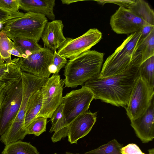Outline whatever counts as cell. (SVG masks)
I'll return each instance as SVG.
<instances>
[{
	"label": "cell",
	"instance_id": "74e56055",
	"mask_svg": "<svg viewBox=\"0 0 154 154\" xmlns=\"http://www.w3.org/2000/svg\"><path fill=\"white\" fill-rule=\"evenodd\" d=\"M148 154H154V149L153 148L149 149L148 150Z\"/></svg>",
	"mask_w": 154,
	"mask_h": 154
},
{
	"label": "cell",
	"instance_id": "603a6c76",
	"mask_svg": "<svg viewBox=\"0 0 154 154\" xmlns=\"http://www.w3.org/2000/svg\"><path fill=\"white\" fill-rule=\"evenodd\" d=\"M154 56L144 61L141 65L139 74L151 88H154Z\"/></svg>",
	"mask_w": 154,
	"mask_h": 154
},
{
	"label": "cell",
	"instance_id": "f35d334b",
	"mask_svg": "<svg viewBox=\"0 0 154 154\" xmlns=\"http://www.w3.org/2000/svg\"><path fill=\"white\" fill-rule=\"evenodd\" d=\"M4 23L2 22H0V29L2 28V27L3 26L4 24Z\"/></svg>",
	"mask_w": 154,
	"mask_h": 154
},
{
	"label": "cell",
	"instance_id": "3957f363",
	"mask_svg": "<svg viewBox=\"0 0 154 154\" xmlns=\"http://www.w3.org/2000/svg\"><path fill=\"white\" fill-rule=\"evenodd\" d=\"M104 54L89 50L70 59L65 66L63 82L65 86L72 88L83 85L99 74Z\"/></svg>",
	"mask_w": 154,
	"mask_h": 154
},
{
	"label": "cell",
	"instance_id": "f546056e",
	"mask_svg": "<svg viewBox=\"0 0 154 154\" xmlns=\"http://www.w3.org/2000/svg\"><path fill=\"white\" fill-rule=\"evenodd\" d=\"M67 62L66 58L59 55L56 51H54L52 63L56 67L57 73H59L60 70L65 66Z\"/></svg>",
	"mask_w": 154,
	"mask_h": 154
},
{
	"label": "cell",
	"instance_id": "8d00e7d4",
	"mask_svg": "<svg viewBox=\"0 0 154 154\" xmlns=\"http://www.w3.org/2000/svg\"><path fill=\"white\" fill-rule=\"evenodd\" d=\"M81 1V0H61V2L63 4H65L67 5H69L72 3L75 2H78Z\"/></svg>",
	"mask_w": 154,
	"mask_h": 154
},
{
	"label": "cell",
	"instance_id": "4316f807",
	"mask_svg": "<svg viewBox=\"0 0 154 154\" xmlns=\"http://www.w3.org/2000/svg\"><path fill=\"white\" fill-rule=\"evenodd\" d=\"M47 118L43 117H36L26 128V134L39 136L46 131Z\"/></svg>",
	"mask_w": 154,
	"mask_h": 154
},
{
	"label": "cell",
	"instance_id": "1f68e13d",
	"mask_svg": "<svg viewBox=\"0 0 154 154\" xmlns=\"http://www.w3.org/2000/svg\"><path fill=\"white\" fill-rule=\"evenodd\" d=\"M121 152L122 154H146L143 152L139 147L134 143L129 144L123 147Z\"/></svg>",
	"mask_w": 154,
	"mask_h": 154
},
{
	"label": "cell",
	"instance_id": "9c48e42d",
	"mask_svg": "<svg viewBox=\"0 0 154 154\" xmlns=\"http://www.w3.org/2000/svg\"><path fill=\"white\" fill-rule=\"evenodd\" d=\"M94 98L92 91L85 86L63 97V112L68 125L77 116L88 111Z\"/></svg>",
	"mask_w": 154,
	"mask_h": 154
},
{
	"label": "cell",
	"instance_id": "ba28073f",
	"mask_svg": "<svg viewBox=\"0 0 154 154\" xmlns=\"http://www.w3.org/2000/svg\"><path fill=\"white\" fill-rule=\"evenodd\" d=\"M154 95V88L150 87L139 75L125 108L131 121L136 119L145 112Z\"/></svg>",
	"mask_w": 154,
	"mask_h": 154
},
{
	"label": "cell",
	"instance_id": "ab89813d",
	"mask_svg": "<svg viewBox=\"0 0 154 154\" xmlns=\"http://www.w3.org/2000/svg\"><path fill=\"white\" fill-rule=\"evenodd\" d=\"M66 154H79V153H72L70 152H66Z\"/></svg>",
	"mask_w": 154,
	"mask_h": 154
},
{
	"label": "cell",
	"instance_id": "6da1fadb",
	"mask_svg": "<svg viewBox=\"0 0 154 154\" xmlns=\"http://www.w3.org/2000/svg\"><path fill=\"white\" fill-rule=\"evenodd\" d=\"M140 66L106 78H100L98 75L86 82L85 86L92 91L94 99L125 108L139 76Z\"/></svg>",
	"mask_w": 154,
	"mask_h": 154
},
{
	"label": "cell",
	"instance_id": "836d02e7",
	"mask_svg": "<svg viewBox=\"0 0 154 154\" xmlns=\"http://www.w3.org/2000/svg\"><path fill=\"white\" fill-rule=\"evenodd\" d=\"M154 29V26L148 25L144 26L141 30V39H143L145 38Z\"/></svg>",
	"mask_w": 154,
	"mask_h": 154
},
{
	"label": "cell",
	"instance_id": "8fae6325",
	"mask_svg": "<svg viewBox=\"0 0 154 154\" xmlns=\"http://www.w3.org/2000/svg\"><path fill=\"white\" fill-rule=\"evenodd\" d=\"M53 53L43 47L26 58H19L18 63L22 71L48 79L51 74L48 68L53 64Z\"/></svg>",
	"mask_w": 154,
	"mask_h": 154
},
{
	"label": "cell",
	"instance_id": "484cf974",
	"mask_svg": "<svg viewBox=\"0 0 154 154\" xmlns=\"http://www.w3.org/2000/svg\"><path fill=\"white\" fill-rule=\"evenodd\" d=\"M122 146L116 139H113L98 148L83 154H122L121 150Z\"/></svg>",
	"mask_w": 154,
	"mask_h": 154
},
{
	"label": "cell",
	"instance_id": "30bf717a",
	"mask_svg": "<svg viewBox=\"0 0 154 154\" xmlns=\"http://www.w3.org/2000/svg\"><path fill=\"white\" fill-rule=\"evenodd\" d=\"M102 36L101 32L97 29H90L76 38H66L57 53L66 58L73 59L90 50L101 40Z\"/></svg>",
	"mask_w": 154,
	"mask_h": 154
},
{
	"label": "cell",
	"instance_id": "5b68a950",
	"mask_svg": "<svg viewBox=\"0 0 154 154\" xmlns=\"http://www.w3.org/2000/svg\"><path fill=\"white\" fill-rule=\"evenodd\" d=\"M48 22L44 15L28 12L23 16L7 21L1 29L11 40L13 38H26L38 42Z\"/></svg>",
	"mask_w": 154,
	"mask_h": 154
},
{
	"label": "cell",
	"instance_id": "cb8c5ba5",
	"mask_svg": "<svg viewBox=\"0 0 154 154\" xmlns=\"http://www.w3.org/2000/svg\"><path fill=\"white\" fill-rule=\"evenodd\" d=\"M139 49L141 53L142 63L154 56V29L145 38H141Z\"/></svg>",
	"mask_w": 154,
	"mask_h": 154
},
{
	"label": "cell",
	"instance_id": "7402d4cb",
	"mask_svg": "<svg viewBox=\"0 0 154 154\" xmlns=\"http://www.w3.org/2000/svg\"><path fill=\"white\" fill-rule=\"evenodd\" d=\"M14 46L22 55V58H26L32 53L41 50L42 47L38 42L26 38H13Z\"/></svg>",
	"mask_w": 154,
	"mask_h": 154
},
{
	"label": "cell",
	"instance_id": "5bb4252c",
	"mask_svg": "<svg viewBox=\"0 0 154 154\" xmlns=\"http://www.w3.org/2000/svg\"><path fill=\"white\" fill-rule=\"evenodd\" d=\"M97 112L86 111L77 116L69 125L68 141L71 143H77L78 140L91 131L96 121Z\"/></svg>",
	"mask_w": 154,
	"mask_h": 154
},
{
	"label": "cell",
	"instance_id": "e575fe53",
	"mask_svg": "<svg viewBox=\"0 0 154 154\" xmlns=\"http://www.w3.org/2000/svg\"><path fill=\"white\" fill-rule=\"evenodd\" d=\"M11 55L18 57L20 58H22L23 56L21 53L14 47L9 52Z\"/></svg>",
	"mask_w": 154,
	"mask_h": 154
},
{
	"label": "cell",
	"instance_id": "d6a6232c",
	"mask_svg": "<svg viewBox=\"0 0 154 154\" xmlns=\"http://www.w3.org/2000/svg\"><path fill=\"white\" fill-rule=\"evenodd\" d=\"M14 82H6L4 81H0V109L1 104L5 92L9 85Z\"/></svg>",
	"mask_w": 154,
	"mask_h": 154
},
{
	"label": "cell",
	"instance_id": "4dcf8cb0",
	"mask_svg": "<svg viewBox=\"0 0 154 154\" xmlns=\"http://www.w3.org/2000/svg\"><path fill=\"white\" fill-rule=\"evenodd\" d=\"M24 14L19 12H6L0 9V22L5 23L7 21L23 16Z\"/></svg>",
	"mask_w": 154,
	"mask_h": 154
},
{
	"label": "cell",
	"instance_id": "d590c367",
	"mask_svg": "<svg viewBox=\"0 0 154 154\" xmlns=\"http://www.w3.org/2000/svg\"><path fill=\"white\" fill-rule=\"evenodd\" d=\"M48 71L51 73L55 74L57 72V69L56 67L53 64L51 65L48 68Z\"/></svg>",
	"mask_w": 154,
	"mask_h": 154
},
{
	"label": "cell",
	"instance_id": "f1b7e54d",
	"mask_svg": "<svg viewBox=\"0 0 154 154\" xmlns=\"http://www.w3.org/2000/svg\"><path fill=\"white\" fill-rule=\"evenodd\" d=\"M100 4L104 5L106 3L116 4L120 7L128 9L132 7L135 3L136 0H103L95 1Z\"/></svg>",
	"mask_w": 154,
	"mask_h": 154
},
{
	"label": "cell",
	"instance_id": "7c38bea8",
	"mask_svg": "<svg viewBox=\"0 0 154 154\" xmlns=\"http://www.w3.org/2000/svg\"><path fill=\"white\" fill-rule=\"evenodd\" d=\"M110 24L115 32L125 34L138 32L145 26L150 25L129 9L120 7L111 17Z\"/></svg>",
	"mask_w": 154,
	"mask_h": 154
},
{
	"label": "cell",
	"instance_id": "8992f818",
	"mask_svg": "<svg viewBox=\"0 0 154 154\" xmlns=\"http://www.w3.org/2000/svg\"><path fill=\"white\" fill-rule=\"evenodd\" d=\"M23 92L22 77L10 84L6 91L0 109V137L17 114L21 105Z\"/></svg>",
	"mask_w": 154,
	"mask_h": 154
},
{
	"label": "cell",
	"instance_id": "83f0119b",
	"mask_svg": "<svg viewBox=\"0 0 154 154\" xmlns=\"http://www.w3.org/2000/svg\"><path fill=\"white\" fill-rule=\"evenodd\" d=\"M20 7L18 0H0V9L9 12H19Z\"/></svg>",
	"mask_w": 154,
	"mask_h": 154
},
{
	"label": "cell",
	"instance_id": "e0dca14e",
	"mask_svg": "<svg viewBox=\"0 0 154 154\" xmlns=\"http://www.w3.org/2000/svg\"><path fill=\"white\" fill-rule=\"evenodd\" d=\"M63 107L62 103L50 118L52 126L49 132H54L51 138L54 143L59 141L67 136L69 125L63 113Z\"/></svg>",
	"mask_w": 154,
	"mask_h": 154
},
{
	"label": "cell",
	"instance_id": "2e32d148",
	"mask_svg": "<svg viewBox=\"0 0 154 154\" xmlns=\"http://www.w3.org/2000/svg\"><path fill=\"white\" fill-rule=\"evenodd\" d=\"M20 8L27 12L41 14L52 20H55L54 8L55 0H18Z\"/></svg>",
	"mask_w": 154,
	"mask_h": 154
},
{
	"label": "cell",
	"instance_id": "ac0fdd59",
	"mask_svg": "<svg viewBox=\"0 0 154 154\" xmlns=\"http://www.w3.org/2000/svg\"><path fill=\"white\" fill-rule=\"evenodd\" d=\"M19 59L15 58L8 63L0 58V81L9 82L22 77V71L18 63Z\"/></svg>",
	"mask_w": 154,
	"mask_h": 154
},
{
	"label": "cell",
	"instance_id": "9a60e30c",
	"mask_svg": "<svg viewBox=\"0 0 154 154\" xmlns=\"http://www.w3.org/2000/svg\"><path fill=\"white\" fill-rule=\"evenodd\" d=\"M63 27L61 20H54L47 22L41 37L44 48L54 51L63 45L66 39L63 34Z\"/></svg>",
	"mask_w": 154,
	"mask_h": 154
},
{
	"label": "cell",
	"instance_id": "ffe728a7",
	"mask_svg": "<svg viewBox=\"0 0 154 154\" xmlns=\"http://www.w3.org/2000/svg\"><path fill=\"white\" fill-rule=\"evenodd\" d=\"M2 154H39V153L30 143L20 140L5 145Z\"/></svg>",
	"mask_w": 154,
	"mask_h": 154
},
{
	"label": "cell",
	"instance_id": "52a82bcc",
	"mask_svg": "<svg viewBox=\"0 0 154 154\" xmlns=\"http://www.w3.org/2000/svg\"><path fill=\"white\" fill-rule=\"evenodd\" d=\"M64 83L60 76L56 72L46 81L41 88L42 95L41 109L36 117L51 118L62 103Z\"/></svg>",
	"mask_w": 154,
	"mask_h": 154
},
{
	"label": "cell",
	"instance_id": "277c9868",
	"mask_svg": "<svg viewBox=\"0 0 154 154\" xmlns=\"http://www.w3.org/2000/svg\"><path fill=\"white\" fill-rule=\"evenodd\" d=\"M23 93L20 106L15 117L8 128L0 137V141L5 145L20 140L27 135L24 127L27 107L32 94L40 90L47 79L22 71Z\"/></svg>",
	"mask_w": 154,
	"mask_h": 154
},
{
	"label": "cell",
	"instance_id": "d4e9b609",
	"mask_svg": "<svg viewBox=\"0 0 154 154\" xmlns=\"http://www.w3.org/2000/svg\"><path fill=\"white\" fill-rule=\"evenodd\" d=\"M14 47V43L1 30L0 32V58L7 63L11 62V54L9 52Z\"/></svg>",
	"mask_w": 154,
	"mask_h": 154
},
{
	"label": "cell",
	"instance_id": "d6986e66",
	"mask_svg": "<svg viewBox=\"0 0 154 154\" xmlns=\"http://www.w3.org/2000/svg\"><path fill=\"white\" fill-rule=\"evenodd\" d=\"M42 104V95L41 89L36 91L31 95L27 107L24 121V127L26 128L37 116Z\"/></svg>",
	"mask_w": 154,
	"mask_h": 154
},
{
	"label": "cell",
	"instance_id": "44dd1931",
	"mask_svg": "<svg viewBox=\"0 0 154 154\" xmlns=\"http://www.w3.org/2000/svg\"><path fill=\"white\" fill-rule=\"evenodd\" d=\"M128 9L149 24L154 26V11L145 1L136 0L133 6Z\"/></svg>",
	"mask_w": 154,
	"mask_h": 154
},
{
	"label": "cell",
	"instance_id": "4fadbf2b",
	"mask_svg": "<svg viewBox=\"0 0 154 154\" xmlns=\"http://www.w3.org/2000/svg\"><path fill=\"white\" fill-rule=\"evenodd\" d=\"M131 125L137 136L146 143L154 138V99L153 97L145 111L136 119L131 121Z\"/></svg>",
	"mask_w": 154,
	"mask_h": 154
},
{
	"label": "cell",
	"instance_id": "60d3db41",
	"mask_svg": "<svg viewBox=\"0 0 154 154\" xmlns=\"http://www.w3.org/2000/svg\"><path fill=\"white\" fill-rule=\"evenodd\" d=\"M54 154H57V153H54Z\"/></svg>",
	"mask_w": 154,
	"mask_h": 154
},
{
	"label": "cell",
	"instance_id": "7a4b0ae2",
	"mask_svg": "<svg viewBox=\"0 0 154 154\" xmlns=\"http://www.w3.org/2000/svg\"><path fill=\"white\" fill-rule=\"evenodd\" d=\"M141 30L130 34L103 63L98 77L106 78L127 71L142 63L139 47Z\"/></svg>",
	"mask_w": 154,
	"mask_h": 154
}]
</instances>
